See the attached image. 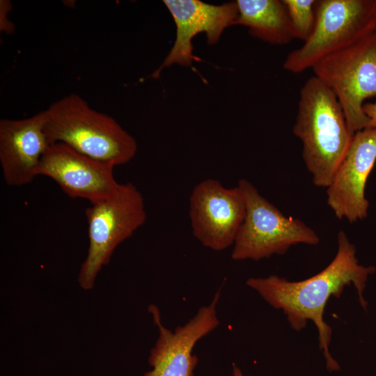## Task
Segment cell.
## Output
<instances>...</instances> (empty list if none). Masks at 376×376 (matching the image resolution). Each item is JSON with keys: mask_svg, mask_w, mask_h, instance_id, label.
<instances>
[{"mask_svg": "<svg viewBox=\"0 0 376 376\" xmlns=\"http://www.w3.org/2000/svg\"><path fill=\"white\" fill-rule=\"evenodd\" d=\"M337 251L331 263L318 274L299 281H290L277 275L249 278L246 285L274 308L286 315L292 329L299 331L309 321L318 331L319 347L329 371L340 370V366L331 357L329 345L332 330L324 320V308L332 296L338 298L347 285L356 288L362 307L368 304L363 291L368 276L373 274V266L359 263L356 248L346 233L340 230L337 237Z\"/></svg>", "mask_w": 376, "mask_h": 376, "instance_id": "6da1fadb", "label": "cell"}, {"mask_svg": "<svg viewBox=\"0 0 376 376\" xmlns=\"http://www.w3.org/2000/svg\"><path fill=\"white\" fill-rule=\"evenodd\" d=\"M293 134L302 142V157L313 184L327 188L353 135L336 97L315 76L302 86Z\"/></svg>", "mask_w": 376, "mask_h": 376, "instance_id": "7a4b0ae2", "label": "cell"}, {"mask_svg": "<svg viewBox=\"0 0 376 376\" xmlns=\"http://www.w3.org/2000/svg\"><path fill=\"white\" fill-rule=\"evenodd\" d=\"M45 131L50 144L63 143L76 151L113 166L131 161L134 138L110 116L92 109L72 93L45 110Z\"/></svg>", "mask_w": 376, "mask_h": 376, "instance_id": "3957f363", "label": "cell"}, {"mask_svg": "<svg viewBox=\"0 0 376 376\" xmlns=\"http://www.w3.org/2000/svg\"><path fill=\"white\" fill-rule=\"evenodd\" d=\"M376 29V0H320L309 38L290 52L283 67L292 73L312 69L325 57L362 40Z\"/></svg>", "mask_w": 376, "mask_h": 376, "instance_id": "277c9868", "label": "cell"}, {"mask_svg": "<svg viewBox=\"0 0 376 376\" xmlns=\"http://www.w3.org/2000/svg\"><path fill=\"white\" fill-rule=\"evenodd\" d=\"M237 186L245 200L246 214L233 245V260L257 261L283 255L296 244H319L313 229L299 219L286 217L249 181L241 179Z\"/></svg>", "mask_w": 376, "mask_h": 376, "instance_id": "5b68a950", "label": "cell"}, {"mask_svg": "<svg viewBox=\"0 0 376 376\" xmlns=\"http://www.w3.org/2000/svg\"><path fill=\"white\" fill-rule=\"evenodd\" d=\"M89 246L81 265L78 282L84 290L93 288L100 269L109 263L116 248L146 221L142 194L131 182L121 184L112 196L91 203L85 210Z\"/></svg>", "mask_w": 376, "mask_h": 376, "instance_id": "8992f818", "label": "cell"}, {"mask_svg": "<svg viewBox=\"0 0 376 376\" xmlns=\"http://www.w3.org/2000/svg\"><path fill=\"white\" fill-rule=\"evenodd\" d=\"M336 97L354 135L368 127L363 111L366 99L376 96V29L352 45L334 53L312 68Z\"/></svg>", "mask_w": 376, "mask_h": 376, "instance_id": "52a82bcc", "label": "cell"}, {"mask_svg": "<svg viewBox=\"0 0 376 376\" xmlns=\"http://www.w3.org/2000/svg\"><path fill=\"white\" fill-rule=\"evenodd\" d=\"M245 214V200L238 187L226 188L215 179L198 183L189 198L192 233L213 251L233 245Z\"/></svg>", "mask_w": 376, "mask_h": 376, "instance_id": "ba28073f", "label": "cell"}, {"mask_svg": "<svg viewBox=\"0 0 376 376\" xmlns=\"http://www.w3.org/2000/svg\"><path fill=\"white\" fill-rule=\"evenodd\" d=\"M221 289L208 305L201 306L193 318L173 331L162 324L159 308L155 305L148 306L159 335L148 359L152 368L143 376H194L198 359L193 350L199 340L219 324L217 308Z\"/></svg>", "mask_w": 376, "mask_h": 376, "instance_id": "9c48e42d", "label": "cell"}, {"mask_svg": "<svg viewBox=\"0 0 376 376\" xmlns=\"http://www.w3.org/2000/svg\"><path fill=\"white\" fill-rule=\"evenodd\" d=\"M114 166L86 156L63 143L51 144L42 155L37 175L52 179L71 198L91 203L109 198L120 188Z\"/></svg>", "mask_w": 376, "mask_h": 376, "instance_id": "30bf717a", "label": "cell"}, {"mask_svg": "<svg viewBox=\"0 0 376 376\" xmlns=\"http://www.w3.org/2000/svg\"><path fill=\"white\" fill-rule=\"evenodd\" d=\"M376 162V129L366 127L353 136L327 187V205L339 219L354 223L368 216L365 188Z\"/></svg>", "mask_w": 376, "mask_h": 376, "instance_id": "8fae6325", "label": "cell"}, {"mask_svg": "<svg viewBox=\"0 0 376 376\" xmlns=\"http://www.w3.org/2000/svg\"><path fill=\"white\" fill-rule=\"evenodd\" d=\"M171 14L176 27L174 44L161 66L152 74L158 77L164 68L173 64L191 65L196 57L193 54L192 40L205 32L210 45L217 43L223 31L236 25L238 8L236 1L216 6L199 0L163 1Z\"/></svg>", "mask_w": 376, "mask_h": 376, "instance_id": "7c38bea8", "label": "cell"}, {"mask_svg": "<svg viewBox=\"0 0 376 376\" xmlns=\"http://www.w3.org/2000/svg\"><path fill=\"white\" fill-rule=\"evenodd\" d=\"M45 123V111L23 119L0 120V163L8 185H27L37 176L40 159L51 145Z\"/></svg>", "mask_w": 376, "mask_h": 376, "instance_id": "4fadbf2b", "label": "cell"}, {"mask_svg": "<svg viewBox=\"0 0 376 376\" xmlns=\"http://www.w3.org/2000/svg\"><path fill=\"white\" fill-rule=\"evenodd\" d=\"M236 25L248 28L253 37L272 45H285L295 39L283 2L279 0H237Z\"/></svg>", "mask_w": 376, "mask_h": 376, "instance_id": "5bb4252c", "label": "cell"}, {"mask_svg": "<svg viewBox=\"0 0 376 376\" xmlns=\"http://www.w3.org/2000/svg\"><path fill=\"white\" fill-rule=\"evenodd\" d=\"M289 16L295 39L305 42L315 22V0H282Z\"/></svg>", "mask_w": 376, "mask_h": 376, "instance_id": "9a60e30c", "label": "cell"}, {"mask_svg": "<svg viewBox=\"0 0 376 376\" xmlns=\"http://www.w3.org/2000/svg\"><path fill=\"white\" fill-rule=\"evenodd\" d=\"M11 8L12 3L10 1H0V31L1 32L11 33L14 31V25L8 17Z\"/></svg>", "mask_w": 376, "mask_h": 376, "instance_id": "2e32d148", "label": "cell"}, {"mask_svg": "<svg viewBox=\"0 0 376 376\" xmlns=\"http://www.w3.org/2000/svg\"><path fill=\"white\" fill-rule=\"evenodd\" d=\"M363 111L369 119L368 127L376 129V102L364 103Z\"/></svg>", "mask_w": 376, "mask_h": 376, "instance_id": "e0dca14e", "label": "cell"}, {"mask_svg": "<svg viewBox=\"0 0 376 376\" xmlns=\"http://www.w3.org/2000/svg\"><path fill=\"white\" fill-rule=\"evenodd\" d=\"M232 376H250L244 375L241 369L235 363L233 364Z\"/></svg>", "mask_w": 376, "mask_h": 376, "instance_id": "ac0fdd59", "label": "cell"}]
</instances>
